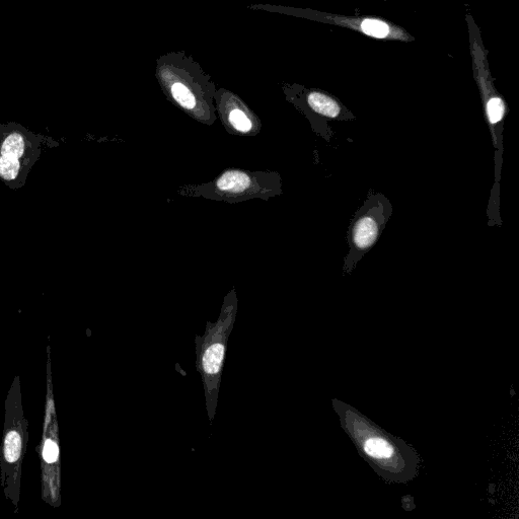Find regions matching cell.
I'll return each instance as SVG.
<instances>
[{
    "label": "cell",
    "mask_w": 519,
    "mask_h": 519,
    "mask_svg": "<svg viewBox=\"0 0 519 519\" xmlns=\"http://www.w3.org/2000/svg\"><path fill=\"white\" fill-rule=\"evenodd\" d=\"M156 77L166 97L195 121L211 126L217 120L216 86L185 52L158 59Z\"/></svg>",
    "instance_id": "obj_1"
},
{
    "label": "cell",
    "mask_w": 519,
    "mask_h": 519,
    "mask_svg": "<svg viewBox=\"0 0 519 519\" xmlns=\"http://www.w3.org/2000/svg\"><path fill=\"white\" fill-rule=\"evenodd\" d=\"M282 185V178L277 172H254L231 168L210 182L186 186L178 193L236 204L253 199L268 201L282 195Z\"/></svg>",
    "instance_id": "obj_2"
},
{
    "label": "cell",
    "mask_w": 519,
    "mask_h": 519,
    "mask_svg": "<svg viewBox=\"0 0 519 519\" xmlns=\"http://www.w3.org/2000/svg\"><path fill=\"white\" fill-rule=\"evenodd\" d=\"M28 423L22 406L20 379L16 378L6 403L4 440L0 468L5 492L15 505L20 499L22 465L27 450Z\"/></svg>",
    "instance_id": "obj_3"
},
{
    "label": "cell",
    "mask_w": 519,
    "mask_h": 519,
    "mask_svg": "<svg viewBox=\"0 0 519 519\" xmlns=\"http://www.w3.org/2000/svg\"><path fill=\"white\" fill-rule=\"evenodd\" d=\"M393 205L384 194L369 190L363 205L355 212L347 232L348 254L343 272L350 274L359 261L381 239L393 215Z\"/></svg>",
    "instance_id": "obj_4"
},
{
    "label": "cell",
    "mask_w": 519,
    "mask_h": 519,
    "mask_svg": "<svg viewBox=\"0 0 519 519\" xmlns=\"http://www.w3.org/2000/svg\"><path fill=\"white\" fill-rule=\"evenodd\" d=\"M50 359L48 360V392L42 437V495L53 506L60 503V466L58 424L52 395Z\"/></svg>",
    "instance_id": "obj_5"
},
{
    "label": "cell",
    "mask_w": 519,
    "mask_h": 519,
    "mask_svg": "<svg viewBox=\"0 0 519 519\" xmlns=\"http://www.w3.org/2000/svg\"><path fill=\"white\" fill-rule=\"evenodd\" d=\"M217 118L226 130L237 136H257L262 130L260 118L236 94L219 89L215 94Z\"/></svg>",
    "instance_id": "obj_6"
},
{
    "label": "cell",
    "mask_w": 519,
    "mask_h": 519,
    "mask_svg": "<svg viewBox=\"0 0 519 519\" xmlns=\"http://www.w3.org/2000/svg\"><path fill=\"white\" fill-rule=\"evenodd\" d=\"M307 116L311 122L313 131L331 142L334 136L328 123L335 120L351 119L345 115L342 106L333 98L320 92H311L306 97Z\"/></svg>",
    "instance_id": "obj_7"
},
{
    "label": "cell",
    "mask_w": 519,
    "mask_h": 519,
    "mask_svg": "<svg viewBox=\"0 0 519 519\" xmlns=\"http://www.w3.org/2000/svg\"><path fill=\"white\" fill-rule=\"evenodd\" d=\"M224 354L225 348L221 344H215L207 349L203 357V367L207 374L218 373Z\"/></svg>",
    "instance_id": "obj_8"
},
{
    "label": "cell",
    "mask_w": 519,
    "mask_h": 519,
    "mask_svg": "<svg viewBox=\"0 0 519 519\" xmlns=\"http://www.w3.org/2000/svg\"><path fill=\"white\" fill-rule=\"evenodd\" d=\"M25 151V141L20 134L10 135L2 147L3 157L10 159H20Z\"/></svg>",
    "instance_id": "obj_9"
},
{
    "label": "cell",
    "mask_w": 519,
    "mask_h": 519,
    "mask_svg": "<svg viewBox=\"0 0 519 519\" xmlns=\"http://www.w3.org/2000/svg\"><path fill=\"white\" fill-rule=\"evenodd\" d=\"M365 452L374 458H390L393 455V449L390 444L382 438H372L365 443Z\"/></svg>",
    "instance_id": "obj_10"
},
{
    "label": "cell",
    "mask_w": 519,
    "mask_h": 519,
    "mask_svg": "<svg viewBox=\"0 0 519 519\" xmlns=\"http://www.w3.org/2000/svg\"><path fill=\"white\" fill-rule=\"evenodd\" d=\"M361 27L365 34L376 38H386L390 32L388 25L378 20H365Z\"/></svg>",
    "instance_id": "obj_11"
},
{
    "label": "cell",
    "mask_w": 519,
    "mask_h": 519,
    "mask_svg": "<svg viewBox=\"0 0 519 519\" xmlns=\"http://www.w3.org/2000/svg\"><path fill=\"white\" fill-rule=\"evenodd\" d=\"M20 170L19 161L6 157L0 158V176L6 180H14Z\"/></svg>",
    "instance_id": "obj_12"
}]
</instances>
